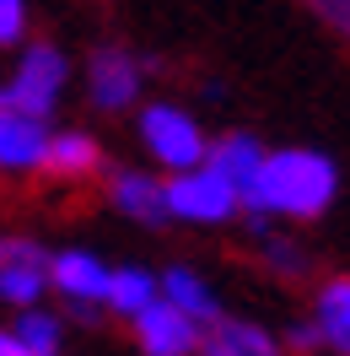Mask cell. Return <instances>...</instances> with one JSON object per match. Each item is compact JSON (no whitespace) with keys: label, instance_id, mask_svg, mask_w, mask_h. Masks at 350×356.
<instances>
[{"label":"cell","instance_id":"cell-9","mask_svg":"<svg viewBox=\"0 0 350 356\" xmlns=\"http://www.w3.org/2000/svg\"><path fill=\"white\" fill-rule=\"evenodd\" d=\"M54 124L38 113L0 108V178H44Z\"/></svg>","mask_w":350,"mask_h":356},{"label":"cell","instance_id":"cell-15","mask_svg":"<svg viewBox=\"0 0 350 356\" xmlns=\"http://www.w3.org/2000/svg\"><path fill=\"white\" fill-rule=\"evenodd\" d=\"M162 297V275L146 265H113V281H108V313L130 324L140 308H151Z\"/></svg>","mask_w":350,"mask_h":356},{"label":"cell","instance_id":"cell-6","mask_svg":"<svg viewBox=\"0 0 350 356\" xmlns=\"http://www.w3.org/2000/svg\"><path fill=\"white\" fill-rule=\"evenodd\" d=\"M146 97V60L130 44H97L87 54V103L97 113H130Z\"/></svg>","mask_w":350,"mask_h":356},{"label":"cell","instance_id":"cell-3","mask_svg":"<svg viewBox=\"0 0 350 356\" xmlns=\"http://www.w3.org/2000/svg\"><path fill=\"white\" fill-rule=\"evenodd\" d=\"M65 87H70V54L60 44H22L17 49V65L6 70V81H0V108L54 119Z\"/></svg>","mask_w":350,"mask_h":356},{"label":"cell","instance_id":"cell-4","mask_svg":"<svg viewBox=\"0 0 350 356\" xmlns=\"http://www.w3.org/2000/svg\"><path fill=\"white\" fill-rule=\"evenodd\" d=\"M167 216L183 227H226L242 216V189L221 178L210 162L167 173Z\"/></svg>","mask_w":350,"mask_h":356},{"label":"cell","instance_id":"cell-7","mask_svg":"<svg viewBox=\"0 0 350 356\" xmlns=\"http://www.w3.org/2000/svg\"><path fill=\"white\" fill-rule=\"evenodd\" d=\"M130 334H135V346H140V356H199L205 324L189 318L178 302L156 297L151 308H140L130 318Z\"/></svg>","mask_w":350,"mask_h":356},{"label":"cell","instance_id":"cell-23","mask_svg":"<svg viewBox=\"0 0 350 356\" xmlns=\"http://www.w3.org/2000/svg\"><path fill=\"white\" fill-rule=\"evenodd\" d=\"M6 243H11V232H0V254H6Z\"/></svg>","mask_w":350,"mask_h":356},{"label":"cell","instance_id":"cell-11","mask_svg":"<svg viewBox=\"0 0 350 356\" xmlns=\"http://www.w3.org/2000/svg\"><path fill=\"white\" fill-rule=\"evenodd\" d=\"M199 356H285V340L259 318H232L221 313L216 324H205Z\"/></svg>","mask_w":350,"mask_h":356},{"label":"cell","instance_id":"cell-12","mask_svg":"<svg viewBox=\"0 0 350 356\" xmlns=\"http://www.w3.org/2000/svg\"><path fill=\"white\" fill-rule=\"evenodd\" d=\"M103 173V140L87 130H54L49 135V162L44 178H60V184H87V178Z\"/></svg>","mask_w":350,"mask_h":356},{"label":"cell","instance_id":"cell-5","mask_svg":"<svg viewBox=\"0 0 350 356\" xmlns=\"http://www.w3.org/2000/svg\"><path fill=\"white\" fill-rule=\"evenodd\" d=\"M108 281H113V265L103 254H92V248H60L49 259V291L81 324H97L108 313Z\"/></svg>","mask_w":350,"mask_h":356},{"label":"cell","instance_id":"cell-19","mask_svg":"<svg viewBox=\"0 0 350 356\" xmlns=\"http://www.w3.org/2000/svg\"><path fill=\"white\" fill-rule=\"evenodd\" d=\"M27 44V0H0V49Z\"/></svg>","mask_w":350,"mask_h":356},{"label":"cell","instance_id":"cell-22","mask_svg":"<svg viewBox=\"0 0 350 356\" xmlns=\"http://www.w3.org/2000/svg\"><path fill=\"white\" fill-rule=\"evenodd\" d=\"M0 356H33L22 340H17V330H11V324H0Z\"/></svg>","mask_w":350,"mask_h":356},{"label":"cell","instance_id":"cell-10","mask_svg":"<svg viewBox=\"0 0 350 356\" xmlns=\"http://www.w3.org/2000/svg\"><path fill=\"white\" fill-rule=\"evenodd\" d=\"M108 205L135 227H167V178L146 168H108Z\"/></svg>","mask_w":350,"mask_h":356},{"label":"cell","instance_id":"cell-21","mask_svg":"<svg viewBox=\"0 0 350 356\" xmlns=\"http://www.w3.org/2000/svg\"><path fill=\"white\" fill-rule=\"evenodd\" d=\"M281 340H285V351H297V356L324 351V330H318V318H302V324H291Z\"/></svg>","mask_w":350,"mask_h":356},{"label":"cell","instance_id":"cell-14","mask_svg":"<svg viewBox=\"0 0 350 356\" xmlns=\"http://www.w3.org/2000/svg\"><path fill=\"white\" fill-rule=\"evenodd\" d=\"M162 297L178 302V308L189 313V318H199V324H216L221 313H226V308H221V291L210 286L194 265H167V270H162Z\"/></svg>","mask_w":350,"mask_h":356},{"label":"cell","instance_id":"cell-17","mask_svg":"<svg viewBox=\"0 0 350 356\" xmlns=\"http://www.w3.org/2000/svg\"><path fill=\"white\" fill-rule=\"evenodd\" d=\"M11 330H17V340H22L33 356H54V351H65V318H60L54 308H44V302H33V308H17Z\"/></svg>","mask_w":350,"mask_h":356},{"label":"cell","instance_id":"cell-18","mask_svg":"<svg viewBox=\"0 0 350 356\" xmlns=\"http://www.w3.org/2000/svg\"><path fill=\"white\" fill-rule=\"evenodd\" d=\"M259 238V259H264V270L269 275H281V281H302L307 270H312V259H307V248L297 243V238H281V232H253Z\"/></svg>","mask_w":350,"mask_h":356},{"label":"cell","instance_id":"cell-20","mask_svg":"<svg viewBox=\"0 0 350 356\" xmlns=\"http://www.w3.org/2000/svg\"><path fill=\"white\" fill-rule=\"evenodd\" d=\"M302 6L334 33V38H345V44H350V0H302Z\"/></svg>","mask_w":350,"mask_h":356},{"label":"cell","instance_id":"cell-13","mask_svg":"<svg viewBox=\"0 0 350 356\" xmlns=\"http://www.w3.org/2000/svg\"><path fill=\"white\" fill-rule=\"evenodd\" d=\"M264 156H269V146H264L253 130H221L216 140H210V156H205V162L248 195L253 178H259V168H264Z\"/></svg>","mask_w":350,"mask_h":356},{"label":"cell","instance_id":"cell-1","mask_svg":"<svg viewBox=\"0 0 350 356\" xmlns=\"http://www.w3.org/2000/svg\"><path fill=\"white\" fill-rule=\"evenodd\" d=\"M340 195V168L334 156L312 146H275L264 156L253 189L242 195V216H269V222H318Z\"/></svg>","mask_w":350,"mask_h":356},{"label":"cell","instance_id":"cell-24","mask_svg":"<svg viewBox=\"0 0 350 356\" xmlns=\"http://www.w3.org/2000/svg\"><path fill=\"white\" fill-rule=\"evenodd\" d=\"M54 356H65V351H54Z\"/></svg>","mask_w":350,"mask_h":356},{"label":"cell","instance_id":"cell-16","mask_svg":"<svg viewBox=\"0 0 350 356\" xmlns=\"http://www.w3.org/2000/svg\"><path fill=\"white\" fill-rule=\"evenodd\" d=\"M312 318H318V330H324L328 351L350 356V275H334V281L318 286V297H312Z\"/></svg>","mask_w":350,"mask_h":356},{"label":"cell","instance_id":"cell-8","mask_svg":"<svg viewBox=\"0 0 350 356\" xmlns=\"http://www.w3.org/2000/svg\"><path fill=\"white\" fill-rule=\"evenodd\" d=\"M49 254L38 238L27 232H11V243L0 254V302L6 308H33L49 297Z\"/></svg>","mask_w":350,"mask_h":356},{"label":"cell","instance_id":"cell-2","mask_svg":"<svg viewBox=\"0 0 350 356\" xmlns=\"http://www.w3.org/2000/svg\"><path fill=\"white\" fill-rule=\"evenodd\" d=\"M135 135H140V152L151 156L162 173H183V168H199L210 156V130L199 124L194 108H183L173 97L140 103L135 108Z\"/></svg>","mask_w":350,"mask_h":356}]
</instances>
